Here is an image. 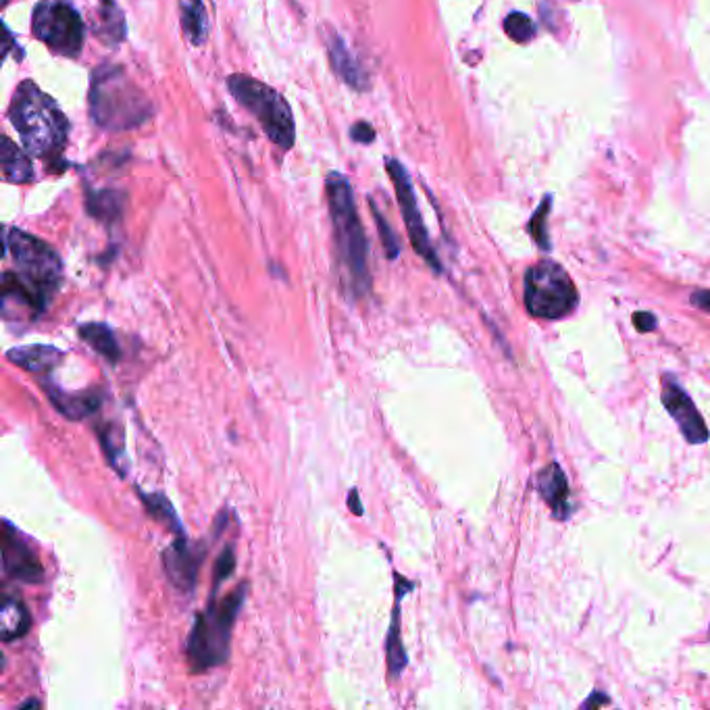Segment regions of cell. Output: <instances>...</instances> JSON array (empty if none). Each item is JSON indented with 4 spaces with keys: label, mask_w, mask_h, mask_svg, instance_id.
<instances>
[{
    "label": "cell",
    "mask_w": 710,
    "mask_h": 710,
    "mask_svg": "<svg viewBox=\"0 0 710 710\" xmlns=\"http://www.w3.org/2000/svg\"><path fill=\"white\" fill-rule=\"evenodd\" d=\"M182 30L194 46L207 42L209 34V15L202 0H180Z\"/></svg>",
    "instance_id": "cell-21"
},
{
    "label": "cell",
    "mask_w": 710,
    "mask_h": 710,
    "mask_svg": "<svg viewBox=\"0 0 710 710\" xmlns=\"http://www.w3.org/2000/svg\"><path fill=\"white\" fill-rule=\"evenodd\" d=\"M633 323H636V327L640 329V332H652V329L656 327V317L642 311V313L633 315Z\"/></svg>",
    "instance_id": "cell-31"
},
{
    "label": "cell",
    "mask_w": 710,
    "mask_h": 710,
    "mask_svg": "<svg viewBox=\"0 0 710 710\" xmlns=\"http://www.w3.org/2000/svg\"><path fill=\"white\" fill-rule=\"evenodd\" d=\"M138 492H140V500L144 502L146 511L152 519L165 523L175 536H186L180 517H177L171 502L163 494H150V492H142V490H138Z\"/></svg>",
    "instance_id": "cell-24"
},
{
    "label": "cell",
    "mask_w": 710,
    "mask_h": 710,
    "mask_svg": "<svg viewBox=\"0 0 710 710\" xmlns=\"http://www.w3.org/2000/svg\"><path fill=\"white\" fill-rule=\"evenodd\" d=\"M523 292L529 315L548 321L567 317L579 302L569 273L554 261L531 265L525 273Z\"/></svg>",
    "instance_id": "cell-7"
},
{
    "label": "cell",
    "mask_w": 710,
    "mask_h": 710,
    "mask_svg": "<svg viewBox=\"0 0 710 710\" xmlns=\"http://www.w3.org/2000/svg\"><path fill=\"white\" fill-rule=\"evenodd\" d=\"M548 213H550V198L544 200V205H540L538 213L534 215V219H531L529 223V232L531 236H534V240L538 242L540 248L548 250L550 248V242H548V232H546V221H548Z\"/></svg>",
    "instance_id": "cell-28"
},
{
    "label": "cell",
    "mask_w": 710,
    "mask_h": 710,
    "mask_svg": "<svg viewBox=\"0 0 710 710\" xmlns=\"http://www.w3.org/2000/svg\"><path fill=\"white\" fill-rule=\"evenodd\" d=\"M413 588V583H409L404 577L396 575V602H394V613L390 621V629L386 636V656H388V673L392 677L402 675L404 667H407V652L402 646V633H400V602L409 590Z\"/></svg>",
    "instance_id": "cell-16"
},
{
    "label": "cell",
    "mask_w": 710,
    "mask_h": 710,
    "mask_svg": "<svg viewBox=\"0 0 710 710\" xmlns=\"http://www.w3.org/2000/svg\"><path fill=\"white\" fill-rule=\"evenodd\" d=\"M538 486L542 498L548 502L554 517L567 519L571 513V500H569V484L563 469L556 463L548 465L538 477Z\"/></svg>",
    "instance_id": "cell-17"
},
{
    "label": "cell",
    "mask_w": 710,
    "mask_h": 710,
    "mask_svg": "<svg viewBox=\"0 0 710 710\" xmlns=\"http://www.w3.org/2000/svg\"><path fill=\"white\" fill-rule=\"evenodd\" d=\"M692 304L706 313H710V292L708 290H698L692 294Z\"/></svg>",
    "instance_id": "cell-32"
},
{
    "label": "cell",
    "mask_w": 710,
    "mask_h": 710,
    "mask_svg": "<svg viewBox=\"0 0 710 710\" xmlns=\"http://www.w3.org/2000/svg\"><path fill=\"white\" fill-rule=\"evenodd\" d=\"M98 36L113 48L119 46L125 38V19L115 0H100Z\"/></svg>",
    "instance_id": "cell-23"
},
{
    "label": "cell",
    "mask_w": 710,
    "mask_h": 710,
    "mask_svg": "<svg viewBox=\"0 0 710 710\" xmlns=\"http://www.w3.org/2000/svg\"><path fill=\"white\" fill-rule=\"evenodd\" d=\"M100 444L107 454V459L111 461L113 469L125 475V440H123V429L119 425H105L103 429H98Z\"/></svg>",
    "instance_id": "cell-25"
},
{
    "label": "cell",
    "mask_w": 710,
    "mask_h": 710,
    "mask_svg": "<svg viewBox=\"0 0 710 710\" xmlns=\"http://www.w3.org/2000/svg\"><path fill=\"white\" fill-rule=\"evenodd\" d=\"M80 338L88 342V346L98 352L100 357H105L109 363H117L121 359V348L117 336L107 323H82L80 325Z\"/></svg>",
    "instance_id": "cell-20"
},
{
    "label": "cell",
    "mask_w": 710,
    "mask_h": 710,
    "mask_svg": "<svg viewBox=\"0 0 710 710\" xmlns=\"http://www.w3.org/2000/svg\"><path fill=\"white\" fill-rule=\"evenodd\" d=\"M608 704V698L602 696V694H594V698H590L588 702H583V708H596V706H606Z\"/></svg>",
    "instance_id": "cell-33"
},
{
    "label": "cell",
    "mask_w": 710,
    "mask_h": 710,
    "mask_svg": "<svg viewBox=\"0 0 710 710\" xmlns=\"http://www.w3.org/2000/svg\"><path fill=\"white\" fill-rule=\"evenodd\" d=\"M386 169H388V175H390V180L394 184V190H396V196H398V205H400V211H402V219H404V225H407V232H409L413 248L417 250V255H421L427 261V265L431 269L440 273L442 265H440V259L436 255L434 246H431V242H429L427 227L423 223V217H421V211H419V205H417L415 188H413V182H411V175H409L407 167H404L396 159H388L386 161Z\"/></svg>",
    "instance_id": "cell-9"
},
{
    "label": "cell",
    "mask_w": 710,
    "mask_h": 710,
    "mask_svg": "<svg viewBox=\"0 0 710 710\" xmlns=\"http://www.w3.org/2000/svg\"><path fill=\"white\" fill-rule=\"evenodd\" d=\"M9 119L32 157L44 161L50 169L63 167V152L69 142V119L38 84L25 80L17 86Z\"/></svg>",
    "instance_id": "cell-2"
},
{
    "label": "cell",
    "mask_w": 710,
    "mask_h": 710,
    "mask_svg": "<svg viewBox=\"0 0 710 710\" xmlns=\"http://www.w3.org/2000/svg\"><path fill=\"white\" fill-rule=\"evenodd\" d=\"M125 207V194L119 190H88L86 209L92 217L105 223H113L121 217Z\"/></svg>",
    "instance_id": "cell-22"
},
{
    "label": "cell",
    "mask_w": 710,
    "mask_h": 710,
    "mask_svg": "<svg viewBox=\"0 0 710 710\" xmlns=\"http://www.w3.org/2000/svg\"><path fill=\"white\" fill-rule=\"evenodd\" d=\"M234 569H236V550L232 546H227L219 554L217 565H215V590L234 573Z\"/></svg>",
    "instance_id": "cell-29"
},
{
    "label": "cell",
    "mask_w": 710,
    "mask_h": 710,
    "mask_svg": "<svg viewBox=\"0 0 710 710\" xmlns=\"http://www.w3.org/2000/svg\"><path fill=\"white\" fill-rule=\"evenodd\" d=\"M325 46H327V55H329V63H332V69L346 86L354 90L369 88V78L365 75L363 67L359 65L357 57L350 53L348 46L336 32L327 34Z\"/></svg>",
    "instance_id": "cell-13"
},
{
    "label": "cell",
    "mask_w": 710,
    "mask_h": 710,
    "mask_svg": "<svg viewBox=\"0 0 710 710\" xmlns=\"http://www.w3.org/2000/svg\"><path fill=\"white\" fill-rule=\"evenodd\" d=\"M30 627L32 615L25 604L15 596L5 594L3 604H0V638H3V642L7 644L21 640L30 631Z\"/></svg>",
    "instance_id": "cell-19"
},
{
    "label": "cell",
    "mask_w": 710,
    "mask_h": 710,
    "mask_svg": "<svg viewBox=\"0 0 710 710\" xmlns=\"http://www.w3.org/2000/svg\"><path fill=\"white\" fill-rule=\"evenodd\" d=\"M30 706H36V708H38L40 702H38V700H28V702H23L19 708H30Z\"/></svg>",
    "instance_id": "cell-35"
},
{
    "label": "cell",
    "mask_w": 710,
    "mask_h": 710,
    "mask_svg": "<svg viewBox=\"0 0 710 710\" xmlns=\"http://www.w3.org/2000/svg\"><path fill=\"white\" fill-rule=\"evenodd\" d=\"M371 213H373V219H375V225H377V232H379V238H382V244H384V250H386V257L390 261H394L398 255H400V242L394 234V230L390 227V223L386 221V217L377 211V207L371 202Z\"/></svg>",
    "instance_id": "cell-27"
},
{
    "label": "cell",
    "mask_w": 710,
    "mask_h": 710,
    "mask_svg": "<svg viewBox=\"0 0 710 710\" xmlns=\"http://www.w3.org/2000/svg\"><path fill=\"white\" fill-rule=\"evenodd\" d=\"M200 565L202 554L190 548L186 536H175V542L163 552V569L180 592H192Z\"/></svg>",
    "instance_id": "cell-12"
},
{
    "label": "cell",
    "mask_w": 710,
    "mask_h": 710,
    "mask_svg": "<svg viewBox=\"0 0 710 710\" xmlns=\"http://www.w3.org/2000/svg\"><path fill=\"white\" fill-rule=\"evenodd\" d=\"M9 3H11V0H3V5H5V7H7Z\"/></svg>",
    "instance_id": "cell-36"
},
{
    "label": "cell",
    "mask_w": 710,
    "mask_h": 710,
    "mask_svg": "<svg viewBox=\"0 0 710 710\" xmlns=\"http://www.w3.org/2000/svg\"><path fill=\"white\" fill-rule=\"evenodd\" d=\"M3 567L11 579L23 583H40L44 579V567L38 561L34 548L23 540L19 531L5 521L3 523Z\"/></svg>",
    "instance_id": "cell-11"
},
{
    "label": "cell",
    "mask_w": 710,
    "mask_h": 710,
    "mask_svg": "<svg viewBox=\"0 0 710 710\" xmlns=\"http://www.w3.org/2000/svg\"><path fill=\"white\" fill-rule=\"evenodd\" d=\"M5 250L15 263V271H5L3 275V302L15 300L32 317H38L63 284L59 252L17 227L5 230Z\"/></svg>",
    "instance_id": "cell-1"
},
{
    "label": "cell",
    "mask_w": 710,
    "mask_h": 710,
    "mask_svg": "<svg viewBox=\"0 0 710 710\" xmlns=\"http://www.w3.org/2000/svg\"><path fill=\"white\" fill-rule=\"evenodd\" d=\"M325 190L342 280L354 298H361L371 290L369 240L363 230L357 202H354V192L348 177L338 171L327 175Z\"/></svg>",
    "instance_id": "cell-3"
},
{
    "label": "cell",
    "mask_w": 710,
    "mask_h": 710,
    "mask_svg": "<svg viewBox=\"0 0 710 710\" xmlns=\"http://www.w3.org/2000/svg\"><path fill=\"white\" fill-rule=\"evenodd\" d=\"M246 598V583H240L227 596L213 598L202 611L188 636L186 656L192 673H205L213 667L223 665L232 652V633L240 608Z\"/></svg>",
    "instance_id": "cell-5"
},
{
    "label": "cell",
    "mask_w": 710,
    "mask_h": 710,
    "mask_svg": "<svg viewBox=\"0 0 710 710\" xmlns=\"http://www.w3.org/2000/svg\"><path fill=\"white\" fill-rule=\"evenodd\" d=\"M227 90H230V94L238 103L259 121L263 132L275 146H280L282 150H290L294 146V115L288 100L280 92L244 73L230 75V78H227Z\"/></svg>",
    "instance_id": "cell-6"
},
{
    "label": "cell",
    "mask_w": 710,
    "mask_h": 710,
    "mask_svg": "<svg viewBox=\"0 0 710 710\" xmlns=\"http://www.w3.org/2000/svg\"><path fill=\"white\" fill-rule=\"evenodd\" d=\"M34 36L59 57L78 59L86 42V25L69 0H40L32 13Z\"/></svg>",
    "instance_id": "cell-8"
},
{
    "label": "cell",
    "mask_w": 710,
    "mask_h": 710,
    "mask_svg": "<svg viewBox=\"0 0 710 710\" xmlns=\"http://www.w3.org/2000/svg\"><path fill=\"white\" fill-rule=\"evenodd\" d=\"M65 352L50 346V344H34V346H19L7 352V359L38 377H48L55 367L61 365Z\"/></svg>",
    "instance_id": "cell-14"
},
{
    "label": "cell",
    "mask_w": 710,
    "mask_h": 710,
    "mask_svg": "<svg viewBox=\"0 0 710 710\" xmlns=\"http://www.w3.org/2000/svg\"><path fill=\"white\" fill-rule=\"evenodd\" d=\"M88 100L94 125L105 132H128L152 117L150 98L119 65L94 69Z\"/></svg>",
    "instance_id": "cell-4"
},
{
    "label": "cell",
    "mask_w": 710,
    "mask_h": 710,
    "mask_svg": "<svg viewBox=\"0 0 710 710\" xmlns=\"http://www.w3.org/2000/svg\"><path fill=\"white\" fill-rule=\"evenodd\" d=\"M504 30L515 42H529L536 34V25L525 13H511L504 19Z\"/></svg>",
    "instance_id": "cell-26"
},
{
    "label": "cell",
    "mask_w": 710,
    "mask_h": 710,
    "mask_svg": "<svg viewBox=\"0 0 710 710\" xmlns=\"http://www.w3.org/2000/svg\"><path fill=\"white\" fill-rule=\"evenodd\" d=\"M348 504L352 506V511L354 513H357V515H361L363 513V506H361V502H359V496H357V490H352L350 492V498H348Z\"/></svg>",
    "instance_id": "cell-34"
},
{
    "label": "cell",
    "mask_w": 710,
    "mask_h": 710,
    "mask_svg": "<svg viewBox=\"0 0 710 710\" xmlns=\"http://www.w3.org/2000/svg\"><path fill=\"white\" fill-rule=\"evenodd\" d=\"M44 392L48 400L55 404V409L71 421H82L90 417L103 404V396L98 392H67L55 384H44Z\"/></svg>",
    "instance_id": "cell-15"
},
{
    "label": "cell",
    "mask_w": 710,
    "mask_h": 710,
    "mask_svg": "<svg viewBox=\"0 0 710 710\" xmlns=\"http://www.w3.org/2000/svg\"><path fill=\"white\" fill-rule=\"evenodd\" d=\"M663 404L690 444H704L708 440V429L696 404L671 375L663 377Z\"/></svg>",
    "instance_id": "cell-10"
},
{
    "label": "cell",
    "mask_w": 710,
    "mask_h": 710,
    "mask_svg": "<svg viewBox=\"0 0 710 710\" xmlns=\"http://www.w3.org/2000/svg\"><path fill=\"white\" fill-rule=\"evenodd\" d=\"M350 138L357 142V144H371L375 140V130H373V125L367 123V121H357V123H352V128H350Z\"/></svg>",
    "instance_id": "cell-30"
},
{
    "label": "cell",
    "mask_w": 710,
    "mask_h": 710,
    "mask_svg": "<svg viewBox=\"0 0 710 710\" xmlns=\"http://www.w3.org/2000/svg\"><path fill=\"white\" fill-rule=\"evenodd\" d=\"M0 169H3V182L7 184H32L36 180L30 152H23L9 136H3Z\"/></svg>",
    "instance_id": "cell-18"
}]
</instances>
